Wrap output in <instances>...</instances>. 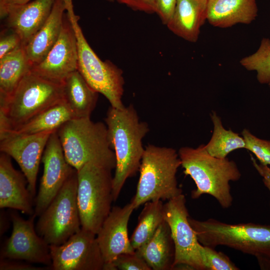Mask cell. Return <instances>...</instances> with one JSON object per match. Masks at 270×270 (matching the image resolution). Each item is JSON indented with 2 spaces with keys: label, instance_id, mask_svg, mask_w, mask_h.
Here are the masks:
<instances>
[{
  "label": "cell",
  "instance_id": "37",
  "mask_svg": "<svg viewBox=\"0 0 270 270\" xmlns=\"http://www.w3.org/2000/svg\"><path fill=\"white\" fill-rule=\"evenodd\" d=\"M30 1L31 0H0V18H6L12 9Z\"/></svg>",
  "mask_w": 270,
  "mask_h": 270
},
{
  "label": "cell",
  "instance_id": "12",
  "mask_svg": "<svg viewBox=\"0 0 270 270\" xmlns=\"http://www.w3.org/2000/svg\"><path fill=\"white\" fill-rule=\"evenodd\" d=\"M53 270H104L96 234L82 228L59 246H50Z\"/></svg>",
  "mask_w": 270,
  "mask_h": 270
},
{
  "label": "cell",
  "instance_id": "38",
  "mask_svg": "<svg viewBox=\"0 0 270 270\" xmlns=\"http://www.w3.org/2000/svg\"><path fill=\"white\" fill-rule=\"evenodd\" d=\"M108 0L109 2H114V0Z\"/></svg>",
  "mask_w": 270,
  "mask_h": 270
},
{
  "label": "cell",
  "instance_id": "15",
  "mask_svg": "<svg viewBox=\"0 0 270 270\" xmlns=\"http://www.w3.org/2000/svg\"><path fill=\"white\" fill-rule=\"evenodd\" d=\"M52 132L28 135L6 134L0 136V152L13 158L18 164L27 179L28 190L34 198L40 164Z\"/></svg>",
  "mask_w": 270,
  "mask_h": 270
},
{
  "label": "cell",
  "instance_id": "17",
  "mask_svg": "<svg viewBox=\"0 0 270 270\" xmlns=\"http://www.w3.org/2000/svg\"><path fill=\"white\" fill-rule=\"evenodd\" d=\"M0 208L18 210L30 216L34 214V198L28 190L26 177L14 168L10 157L1 152Z\"/></svg>",
  "mask_w": 270,
  "mask_h": 270
},
{
  "label": "cell",
  "instance_id": "23",
  "mask_svg": "<svg viewBox=\"0 0 270 270\" xmlns=\"http://www.w3.org/2000/svg\"><path fill=\"white\" fill-rule=\"evenodd\" d=\"M64 99L76 118H90L98 93L86 82L78 70L71 73L63 84Z\"/></svg>",
  "mask_w": 270,
  "mask_h": 270
},
{
  "label": "cell",
  "instance_id": "8",
  "mask_svg": "<svg viewBox=\"0 0 270 270\" xmlns=\"http://www.w3.org/2000/svg\"><path fill=\"white\" fill-rule=\"evenodd\" d=\"M74 169L56 196L38 216L36 230L49 246H59L82 228Z\"/></svg>",
  "mask_w": 270,
  "mask_h": 270
},
{
  "label": "cell",
  "instance_id": "22",
  "mask_svg": "<svg viewBox=\"0 0 270 270\" xmlns=\"http://www.w3.org/2000/svg\"><path fill=\"white\" fill-rule=\"evenodd\" d=\"M135 251L144 259L151 270H173L175 248L168 223L164 220L152 238Z\"/></svg>",
  "mask_w": 270,
  "mask_h": 270
},
{
  "label": "cell",
  "instance_id": "4",
  "mask_svg": "<svg viewBox=\"0 0 270 270\" xmlns=\"http://www.w3.org/2000/svg\"><path fill=\"white\" fill-rule=\"evenodd\" d=\"M180 166L175 149L153 144L146 146L136 192L130 202L134 209L150 201H168L182 194L176 176Z\"/></svg>",
  "mask_w": 270,
  "mask_h": 270
},
{
  "label": "cell",
  "instance_id": "29",
  "mask_svg": "<svg viewBox=\"0 0 270 270\" xmlns=\"http://www.w3.org/2000/svg\"><path fill=\"white\" fill-rule=\"evenodd\" d=\"M205 270H239L226 254L214 248L201 245L200 248Z\"/></svg>",
  "mask_w": 270,
  "mask_h": 270
},
{
  "label": "cell",
  "instance_id": "1",
  "mask_svg": "<svg viewBox=\"0 0 270 270\" xmlns=\"http://www.w3.org/2000/svg\"><path fill=\"white\" fill-rule=\"evenodd\" d=\"M114 150L116 166L113 176L114 202L126 180L139 171L145 148L142 140L149 131L148 124L140 120L132 104L122 109L110 106L104 119Z\"/></svg>",
  "mask_w": 270,
  "mask_h": 270
},
{
  "label": "cell",
  "instance_id": "36",
  "mask_svg": "<svg viewBox=\"0 0 270 270\" xmlns=\"http://www.w3.org/2000/svg\"><path fill=\"white\" fill-rule=\"evenodd\" d=\"M250 159L253 166L259 174L262 177V180L264 184L270 192V166L258 162L252 156H251Z\"/></svg>",
  "mask_w": 270,
  "mask_h": 270
},
{
  "label": "cell",
  "instance_id": "25",
  "mask_svg": "<svg viewBox=\"0 0 270 270\" xmlns=\"http://www.w3.org/2000/svg\"><path fill=\"white\" fill-rule=\"evenodd\" d=\"M31 68L23 46L0 58V102L8 98Z\"/></svg>",
  "mask_w": 270,
  "mask_h": 270
},
{
  "label": "cell",
  "instance_id": "24",
  "mask_svg": "<svg viewBox=\"0 0 270 270\" xmlns=\"http://www.w3.org/2000/svg\"><path fill=\"white\" fill-rule=\"evenodd\" d=\"M76 118L64 100L45 110L26 122L4 132L15 135H28L56 131L66 122Z\"/></svg>",
  "mask_w": 270,
  "mask_h": 270
},
{
  "label": "cell",
  "instance_id": "3",
  "mask_svg": "<svg viewBox=\"0 0 270 270\" xmlns=\"http://www.w3.org/2000/svg\"><path fill=\"white\" fill-rule=\"evenodd\" d=\"M67 162L76 170L94 162L115 169L116 158L106 124L90 118H74L57 130Z\"/></svg>",
  "mask_w": 270,
  "mask_h": 270
},
{
  "label": "cell",
  "instance_id": "35",
  "mask_svg": "<svg viewBox=\"0 0 270 270\" xmlns=\"http://www.w3.org/2000/svg\"><path fill=\"white\" fill-rule=\"evenodd\" d=\"M134 10L143 12L148 14L156 12V0H116Z\"/></svg>",
  "mask_w": 270,
  "mask_h": 270
},
{
  "label": "cell",
  "instance_id": "32",
  "mask_svg": "<svg viewBox=\"0 0 270 270\" xmlns=\"http://www.w3.org/2000/svg\"><path fill=\"white\" fill-rule=\"evenodd\" d=\"M3 34L0 38V58L22 45V40L18 34L13 31Z\"/></svg>",
  "mask_w": 270,
  "mask_h": 270
},
{
  "label": "cell",
  "instance_id": "6",
  "mask_svg": "<svg viewBox=\"0 0 270 270\" xmlns=\"http://www.w3.org/2000/svg\"><path fill=\"white\" fill-rule=\"evenodd\" d=\"M64 100L62 84L46 80L30 70L8 98L0 102V134Z\"/></svg>",
  "mask_w": 270,
  "mask_h": 270
},
{
  "label": "cell",
  "instance_id": "30",
  "mask_svg": "<svg viewBox=\"0 0 270 270\" xmlns=\"http://www.w3.org/2000/svg\"><path fill=\"white\" fill-rule=\"evenodd\" d=\"M242 135L245 148L254 154L260 163L270 166V140L258 138L246 128L243 130Z\"/></svg>",
  "mask_w": 270,
  "mask_h": 270
},
{
  "label": "cell",
  "instance_id": "26",
  "mask_svg": "<svg viewBox=\"0 0 270 270\" xmlns=\"http://www.w3.org/2000/svg\"><path fill=\"white\" fill-rule=\"evenodd\" d=\"M144 205V207L138 218V224L130 238L134 250L146 244L165 220L162 200L150 201Z\"/></svg>",
  "mask_w": 270,
  "mask_h": 270
},
{
  "label": "cell",
  "instance_id": "19",
  "mask_svg": "<svg viewBox=\"0 0 270 270\" xmlns=\"http://www.w3.org/2000/svg\"><path fill=\"white\" fill-rule=\"evenodd\" d=\"M208 0H177L173 14L166 24L176 36L196 42L200 28L207 18Z\"/></svg>",
  "mask_w": 270,
  "mask_h": 270
},
{
  "label": "cell",
  "instance_id": "33",
  "mask_svg": "<svg viewBox=\"0 0 270 270\" xmlns=\"http://www.w3.org/2000/svg\"><path fill=\"white\" fill-rule=\"evenodd\" d=\"M177 0H156V12L162 24L166 25L171 18Z\"/></svg>",
  "mask_w": 270,
  "mask_h": 270
},
{
  "label": "cell",
  "instance_id": "18",
  "mask_svg": "<svg viewBox=\"0 0 270 270\" xmlns=\"http://www.w3.org/2000/svg\"><path fill=\"white\" fill-rule=\"evenodd\" d=\"M56 0H34L11 10L6 25L20 37L25 46L48 18Z\"/></svg>",
  "mask_w": 270,
  "mask_h": 270
},
{
  "label": "cell",
  "instance_id": "28",
  "mask_svg": "<svg viewBox=\"0 0 270 270\" xmlns=\"http://www.w3.org/2000/svg\"><path fill=\"white\" fill-rule=\"evenodd\" d=\"M240 64L248 70L257 72V80L260 84L270 82V39L263 38L257 51L242 58Z\"/></svg>",
  "mask_w": 270,
  "mask_h": 270
},
{
  "label": "cell",
  "instance_id": "21",
  "mask_svg": "<svg viewBox=\"0 0 270 270\" xmlns=\"http://www.w3.org/2000/svg\"><path fill=\"white\" fill-rule=\"evenodd\" d=\"M257 14L256 0H208L206 20L216 27L249 24L255 20Z\"/></svg>",
  "mask_w": 270,
  "mask_h": 270
},
{
  "label": "cell",
  "instance_id": "10",
  "mask_svg": "<svg viewBox=\"0 0 270 270\" xmlns=\"http://www.w3.org/2000/svg\"><path fill=\"white\" fill-rule=\"evenodd\" d=\"M164 216L168 224L175 248L174 269L205 270L199 242L189 221L186 199L182 194L164 204Z\"/></svg>",
  "mask_w": 270,
  "mask_h": 270
},
{
  "label": "cell",
  "instance_id": "2",
  "mask_svg": "<svg viewBox=\"0 0 270 270\" xmlns=\"http://www.w3.org/2000/svg\"><path fill=\"white\" fill-rule=\"evenodd\" d=\"M178 154L184 172L194 181L196 188L191 192L194 199L208 194L213 196L223 208L232 204L230 182L238 180L241 173L236 164L228 158L211 156L202 144L196 148L182 147Z\"/></svg>",
  "mask_w": 270,
  "mask_h": 270
},
{
  "label": "cell",
  "instance_id": "11",
  "mask_svg": "<svg viewBox=\"0 0 270 270\" xmlns=\"http://www.w3.org/2000/svg\"><path fill=\"white\" fill-rule=\"evenodd\" d=\"M12 230L0 250V258L40 264L50 268L52 258L50 246L38 234L34 214L25 220L18 212L9 215Z\"/></svg>",
  "mask_w": 270,
  "mask_h": 270
},
{
  "label": "cell",
  "instance_id": "27",
  "mask_svg": "<svg viewBox=\"0 0 270 270\" xmlns=\"http://www.w3.org/2000/svg\"><path fill=\"white\" fill-rule=\"evenodd\" d=\"M210 118L214 126L212 137L204 148L211 156L224 158L234 150L245 148L246 144L242 136L231 130L226 129L220 118L212 111Z\"/></svg>",
  "mask_w": 270,
  "mask_h": 270
},
{
  "label": "cell",
  "instance_id": "20",
  "mask_svg": "<svg viewBox=\"0 0 270 270\" xmlns=\"http://www.w3.org/2000/svg\"><path fill=\"white\" fill-rule=\"evenodd\" d=\"M66 10L63 0H56L51 12L41 28L24 46L32 68L46 56L60 35Z\"/></svg>",
  "mask_w": 270,
  "mask_h": 270
},
{
  "label": "cell",
  "instance_id": "16",
  "mask_svg": "<svg viewBox=\"0 0 270 270\" xmlns=\"http://www.w3.org/2000/svg\"><path fill=\"white\" fill-rule=\"evenodd\" d=\"M134 210L130 202L122 207H112L96 234L104 265L120 254L135 252L128 235V224Z\"/></svg>",
  "mask_w": 270,
  "mask_h": 270
},
{
  "label": "cell",
  "instance_id": "34",
  "mask_svg": "<svg viewBox=\"0 0 270 270\" xmlns=\"http://www.w3.org/2000/svg\"><path fill=\"white\" fill-rule=\"evenodd\" d=\"M23 260L0 258V270H44L48 266L40 267L33 266L28 262Z\"/></svg>",
  "mask_w": 270,
  "mask_h": 270
},
{
  "label": "cell",
  "instance_id": "5",
  "mask_svg": "<svg viewBox=\"0 0 270 270\" xmlns=\"http://www.w3.org/2000/svg\"><path fill=\"white\" fill-rule=\"evenodd\" d=\"M188 221L202 245L226 246L255 256L258 262L270 260V225L252 222L228 224L214 218Z\"/></svg>",
  "mask_w": 270,
  "mask_h": 270
},
{
  "label": "cell",
  "instance_id": "9",
  "mask_svg": "<svg viewBox=\"0 0 270 270\" xmlns=\"http://www.w3.org/2000/svg\"><path fill=\"white\" fill-rule=\"evenodd\" d=\"M70 19L77 40L78 70L94 91L106 98L111 106L122 108L124 107L122 101L124 84L122 70L110 61H103L96 55L78 24V16Z\"/></svg>",
  "mask_w": 270,
  "mask_h": 270
},
{
  "label": "cell",
  "instance_id": "14",
  "mask_svg": "<svg viewBox=\"0 0 270 270\" xmlns=\"http://www.w3.org/2000/svg\"><path fill=\"white\" fill-rule=\"evenodd\" d=\"M42 161L44 172L39 190L34 198V214L38 217L46 209L75 169L66 159L56 130L49 138Z\"/></svg>",
  "mask_w": 270,
  "mask_h": 270
},
{
  "label": "cell",
  "instance_id": "39",
  "mask_svg": "<svg viewBox=\"0 0 270 270\" xmlns=\"http://www.w3.org/2000/svg\"><path fill=\"white\" fill-rule=\"evenodd\" d=\"M268 85L269 86L270 88V82L268 84Z\"/></svg>",
  "mask_w": 270,
  "mask_h": 270
},
{
  "label": "cell",
  "instance_id": "13",
  "mask_svg": "<svg viewBox=\"0 0 270 270\" xmlns=\"http://www.w3.org/2000/svg\"><path fill=\"white\" fill-rule=\"evenodd\" d=\"M78 49L72 23L65 14L60 35L45 58L33 66L31 71L54 82L63 84L72 72L78 70Z\"/></svg>",
  "mask_w": 270,
  "mask_h": 270
},
{
  "label": "cell",
  "instance_id": "31",
  "mask_svg": "<svg viewBox=\"0 0 270 270\" xmlns=\"http://www.w3.org/2000/svg\"><path fill=\"white\" fill-rule=\"evenodd\" d=\"M152 270L144 259L136 251L118 256L104 270Z\"/></svg>",
  "mask_w": 270,
  "mask_h": 270
},
{
  "label": "cell",
  "instance_id": "7",
  "mask_svg": "<svg viewBox=\"0 0 270 270\" xmlns=\"http://www.w3.org/2000/svg\"><path fill=\"white\" fill-rule=\"evenodd\" d=\"M112 170L106 166L90 162L77 170V201L81 226L96 234L114 202Z\"/></svg>",
  "mask_w": 270,
  "mask_h": 270
}]
</instances>
